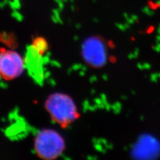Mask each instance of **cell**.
I'll list each match as a JSON object with an SVG mask.
<instances>
[{
	"instance_id": "cell-1",
	"label": "cell",
	"mask_w": 160,
	"mask_h": 160,
	"mask_svg": "<svg viewBox=\"0 0 160 160\" xmlns=\"http://www.w3.org/2000/svg\"><path fill=\"white\" fill-rule=\"evenodd\" d=\"M45 106L53 121L63 128L68 127L79 116L73 100L65 93H55L50 95Z\"/></svg>"
},
{
	"instance_id": "cell-2",
	"label": "cell",
	"mask_w": 160,
	"mask_h": 160,
	"mask_svg": "<svg viewBox=\"0 0 160 160\" xmlns=\"http://www.w3.org/2000/svg\"><path fill=\"white\" fill-rule=\"evenodd\" d=\"M34 148L38 156L47 160L56 159L65 149L63 138L58 132L51 129L39 132L35 139Z\"/></svg>"
},
{
	"instance_id": "cell-3",
	"label": "cell",
	"mask_w": 160,
	"mask_h": 160,
	"mask_svg": "<svg viewBox=\"0 0 160 160\" xmlns=\"http://www.w3.org/2000/svg\"><path fill=\"white\" fill-rule=\"evenodd\" d=\"M82 53L84 61L92 68H99L107 62V48L101 38H88L83 43Z\"/></svg>"
},
{
	"instance_id": "cell-4",
	"label": "cell",
	"mask_w": 160,
	"mask_h": 160,
	"mask_svg": "<svg viewBox=\"0 0 160 160\" xmlns=\"http://www.w3.org/2000/svg\"><path fill=\"white\" fill-rule=\"evenodd\" d=\"M24 60L13 50L0 49V76L6 80L19 77L24 69Z\"/></svg>"
},
{
	"instance_id": "cell-5",
	"label": "cell",
	"mask_w": 160,
	"mask_h": 160,
	"mask_svg": "<svg viewBox=\"0 0 160 160\" xmlns=\"http://www.w3.org/2000/svg\"><path fill=\"white\" fill-rule=\"evenodd\" d=\"M42 57L43 55L32 45L27 48L24 60L25 67L27 68L30 76L39 84H42L44 78Z\"/></svg>"
},
{
	"instance_id": "cell-6",
	"label": "cell",
	"mask_w": 160,
	"mask_h": 160,
	"mask_svg": "<svg viewBox=\"0 0 160 160\" xmlns=\"http://www.w3.org/2000/svg\"><path fill=\"white\" fill-rule=\"evenodd\" d=\"M160 153V145L153 138L143 137L137 143L133 155L140 158H154Z\"/></svg>"
},
{
	"instance_id": "cell-7",
	"label": "cell",
	"mask_w": 160,
	"mask_h": 160,
	"mask_svg": "<svg viewBox=\"0 0 160 160\" xmlns=\"http://www.w3.org/2000/svg\"><path fill=\"white\" fill-rule=\"evenodd\" d=\"M32 46L43 56L48 49V43L46 39L42 37H37L35 38L33 40Z\"/></svg>"
}]
</instances>
